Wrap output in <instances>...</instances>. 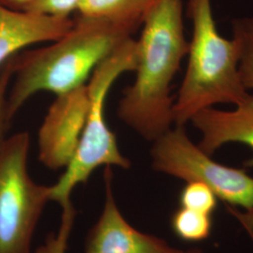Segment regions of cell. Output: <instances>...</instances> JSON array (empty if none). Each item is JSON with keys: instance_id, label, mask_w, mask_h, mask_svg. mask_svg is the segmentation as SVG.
<instances>
[{"instance_id": "obj_1", "label": "cell", "mask_w": 253, "mask_h": 253, "mask_svg": "<svg viewBox=\"0 0 253 253\" xmlns=\"http://www.w3.org/2000/svg\"><path fill=\"white\" fill-rule=\"evenodd\" d=\"M183 0H151L137 41L135 80L123 91L118 116L148 142L174 125L171 85L189 52Z\"/></svg>"}, {"instance_id": "obj_2", "label": "cell", "mask_w": 253, "mask_h": 253, "mask_svg": "<svg viewBox=\"0 0 253 253\" xmlns=\"http://www.w3.org/2000/svg\"><path fill=\"white\" fill-rule=\"evenodd\" d=\"M133 33L117 23L77 15L73 27L50 45L14 54V81L7 100L9 120L40 91L57 96L84 84L98 65Z\"/></svg>"}, {"instance_id": "obj_3", "label": "cell", "mask_w": 253, "mask_h": 253, "mask_svg": "<svg viewBox=\"0 0 253 253\" xmlns=\"http://www.w3.org/2000/svg\"><path fill=\"white\" fill-rule=\"evenodd\" d=\"M187 16L192 30L187 70L173 104L174 126H186L203 109L237 105L250 94L239 73L238 48L218 32L212 0H187Z\"/></svg>"}, {"instance_id": "obj_4", "label": "cell", "mask_w": 253, "mask_h": 253, "mask_svg": "<svg viewBox=\"0 0 253 253\" xmlns=\"http://www.w3.org/2000/svg\"><path fill=\"white\" fill-rule=\"evenodd\" d=\"M137 52V41L129 38L100 62L90 75L87 84L89 108L80 142L61 176L49 186V201L60 206L64 226L74 222L72 194L78 185L85 184L101 166L128 169L131 165L121 153L117 137L106 123L104 112L106 97L113 84L123 73H134Z\"/></svg>"}, {"instance_id": "obj_5", "label": "cell", "mask_w": 253, "mask_h": 253, "mask_svg": "<svg viewBox=\"0 0 253 253\" xmlns=\"http://www.w3.org/2000/svg\"><path fill=\"white\" fill-rule=\"evenodd\" d=\"M30 137H8L0 149V253H30L33 235L49 201V186L28 172Z\"/></svg>"}, {"instance_id": "obj_6", "label": "cell", "mask_w": 253, "mask_h": 253, "mask_svg": "<svg viewBox=\"0 0 253 253\" xmlns=\"http://www.w3.org/2000/svg\"><path fill=\"white\" fill-rule=\"evenodd\" d=\"M152 144L151 165L156 172L185 182L199 181L226 206L253 209V176L246 168H234L214 161L190 140L186 126H172Z\"/></svg>"}, {"instance_id": "obj_7", "label": "cell", "mask_w": 253, "mask_h": 253, "mask_svg": "<svg viewBox=\"0 0 253 253\" xmlns=\"http://www.w3.org/2000/svg\"><path fill=\"white\" fill-rule=\"evenodd\" d=\"M89 108L87 84L57 95L39 130V160L51 170L65 168L81 139Z\"/></svg>"}, {"instance_id": "obj_8", "label": "cell", "mask_w": 253, "mask_h": 253, "mask_svg": "<svg viewBox=\"0 0 253 253\" xmlns=\"http://www.w3.org/2000/svg\"><path fill=\"white\" fill-rule=\"evenodd\" d=\"M104 189L103 208L87 235L84 253H186L158 236L137 230L127 222L115 198L112 167H105Z\"/></svg>"}, {"instance_id": "obj_9", "label": "cell", "mask_w": 253, "mask_h": 253, "mask_svg": "<svg viewBox=\"0 0 253 253\" xmlns=\"http://www.w3.org/2000/svg\"><path fill=\"white\" fill-rule=\"evenodd\" d=\"M190 123L201 133L197 145L209 156L230 143L243 144L253 151V94H249L230 111L203 109ZM244 166L253 168V157L245 162Z\"/></svg>"}, {"instance_id": "obj_10", "label": "cell", "mask_w": 253, "mask_h": 253, "mask_svg": "<svg viewBox=\"0 0 253 253\" xmlns=\"http://www.w3.org/2000/svg\"><path fill=\"white\" fill-rule=\"evenodd\" d=\"M73 26L72 18L14 10L0 4V66L27 46L61 38Z\"/></svg>"}, {"instance_id": "obj_11", "label": "cell", "mask_w": 253, "mask_h": 253, "mask_svg": "<svg viewBox=\"0 0 253 253\" xmlns=\"http://www.w3.org/2000/svg\"><path fill=\"white\" fill-rule=\"evenodd\" d=\"M151 0H80L77 15L102 19L125 26L133 31L142 27Z\"/></svg>"}, {"instance_id": "obj_12", "label": "cell", "mask_w": 253, "mask_h": 253, "mask_svg": "<svg viewBox=\"0 0 253 253\" xmlns=\"http://www.w3.org/2000/svg\"><path fill=\"white\" fill-rule=\"evenodd\" d=\"M212 215L179 207L171 218V228L179 239L189 243L207 240L212 233Z\"/></svg>"}, {"instance_id": "obj_13", "label": "cell", "mask_w": 253, "mask_h": 253, "mask_svg": "<svg viewBox=\"0 0 253 253\" xmlns=\"http://www.w3.org/2000/svg\"><path fill=\"white\" fill-rule=\"evenodd\" d=\"M232 28L238 48L241 80L248 90L253 89V16L234 19Z\"/></svg>"}, {"instance_id": "obj_14", "label": "cell", "mask_w": 253, "mask_h": 253, "mask_svg": "<svg viewBox=\"0 0 253 253\" xmlns=\"http://www.w3.org/2000/svg\"><path fill=\"white\" fill-rule=\"evenodd\" d=\"M218 199L215 193L199 181H189L179 193V205L200 212L213 215Z\"/></svg>"}, {"instance_id": "obj_15", "label": "cell", "mask_w": 253, "mask_h": 253, "mask_svg": "<svg viewBox=\"0 0 253 253\" xmlns=\"http://www.w3.org/2000/svg\"><path fill=\"white\" fill-rule=\"evenodd\" d=\"M80 0H29L24 11L53 16L58 18H71L76 12Z\"/></svg>"}, {"instance_id": "obj_16", "label": "cell", "mask_w": 253, "mask_h": 253, "mask_svg": "<svg viewBox=\"0 0 253 253\" xmlns=\"http://www.w3.org/2000/svg\"><path fill=\"white\" fill-rule=\"evenodd\" d=\"M13 76L12 56L8 59L0 72V149L7 139L6 134L9 129L10 121L7 113V100L9 93V85Z\"/></svg>"}, {"instance_id": "obj_17", "label": "cell", "mask_w": 253, "mask_h": 253, "mask_svg": "<svg viewBox=\"0 0 253 253\" xmlns=\"http://www.w3.org/2000/svg\"><path fill=\"white\" fill-rule=\"evenodd\" d=\"M29 0H0V4L14 10L24 11Z\"/></svg>"}, {"instance_id": "obj_18", "label": "cell", "mask_w": 253, "mask_h": 253, "mask_svg": "<svg viewBox=\"0 0 253 253\" xmlns=\"http://www.w3.org/2000/svg\"><path fill=\"white\" fill-rule=\"evenodd\" d=\"M185 253H204L203 251L201 249L198 248H194V249H190V250H187Z\"/></svg>"}]
</instances>
